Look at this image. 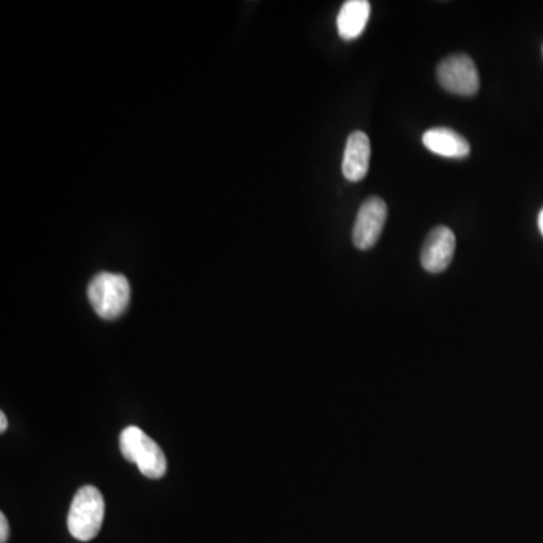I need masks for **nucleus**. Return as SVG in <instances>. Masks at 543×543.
<instances>
[{
	"mask_svg": "<svg viewBox=\"0 0 543 543\" xmlns=\"http://www.w3.org/2000/svg\"><path fill=\"white\" fill-rule=\"evenodd\" d=\"M105 521V498L96 486H83L74 495L68 513V530L80 542L93 540Z\"/></svg>",
	"mask_w": 543,
	"mask_h": 543,
	"instance_id": "nucleus-1",
	"label": "nucleus"
},
{
	"mask_svg": "<svg viewBox=\"0 0 543 543\" xmlns=\"http://www.w3.org/2000/svg\"><path fill=\"white\" fill-rule=\"evenodd\" d=\"M120 450L124 458L138 465L139 471L148 479H162L168 462L165 453L144 430L136 426L126 427L120 436Z\"/></svg>",
	"mask_w": 543,
	"mask_h": 543,
	"instance_id": "nucleus-2",
	"label": "nucleus"
},
{
	"mask_svg": "<svg viewBox=\"0 0 543 543\" xmlns=\"http://www.w3.org/2000/svg\"><path fill=\"white\" fill-rule=\"evenodd\" d=\"M88 299L97 316L115 320L126 313L130 304V284L124 275L102 272L88 286Z\"/></svg>",
	"mask_w": 543,
	"mask_h": 543,
	"instance_id": "nucleus-3",
	"label": "nucleus"
},
{
	"mask_svg": "<svg viewBox=\"0 0 543 543\" xmlns=\"http://www.w3.org/2000/svg\"><path fill=\"white\" fill-rule=\"evenodd\" d=\"M438 80L448 93L474 96L480 88L476 64L468 55H451L438 67Z\"/></svg>",
	"mask_w": 543,
	"mask_h": 543,
	"instance_id": "nucleus-4",
	"label": "nucleus"
},
{
	"mask_svg": "<svg viewBox=\"0 0 543 543\" xmlns=\"http://www.w3.org/2000/svg\"><path fill=\"white\" fill-rule=\"evenodd\" d=\"M387 216V204L382 198L370 197L362 203L353 225L352 237L356 248L367 251L378 243L384 231Z\"/></svg>",
	"mask_w": 543,
	"mask_h": 543,
	"instance_id": "nucleus-5",
	"label": "nucleus"
},
{
	"mask_svg": "<svg viewBox=\"0 0 543 543\" xmlns=\"http://www.w3.org/2000/svg\"><path fill=\"white\" fill-rule=\"evenodd\" d=\"M456 236L444 225L433 228L421 249V266L430 274H441L455 257Z\"/></svg>",
	"mask_w": 543,
	"mask_h": 543,
	"instance_id": "nucleus-6",
	"label": "nucleus"
},
{
	"mask_svg": "<svg viewBox=\"0 0 543 543\" xmlns=\"http://www.w3.org/2000/svg\"><path fill=\"white\" fill-rule=\"evenodd\" d=\"M372 145L369 136L364 132H353L347 138L343 156V175L349 181H361L370 169Z\"/></svg>",
	"mask_w": 543,
	"mask_h": 543,
	"instance_id": "nucleus-7",
	"label": "nucleus"
},
{
	"mask_svg": "<svg viewBox=\"0 0 543 543\" xmlns=\"http://www.w3.org/2000/svg\"><path fill=\"white\" fill-rule=\"evenodd\" d=\"M423 144L430 153L447 159H465L470 156L471 147L464 136L447 127H435L423 135Z\"/></svg>",
	"mask_w": 543,
	"mask_h": 543,
	"instance_id": "nucleus-8",
	"label": "nucleus"
},
{
	"mask_svg": "<svg viewBox=\"0 0 543 543\" xmlns=\"http://www.w3.org/2000/svg\"><path fill=\"white\" fill-rule=\"evenodd\" d=\"M372 14V5L367 0H347L337 17L338 35L344 41L356 40L366 29Z\"/></svg>",
	"mask_w": 543,
	"mask_h": 543,
	"instance_id": "nucleus-9",
	"label": "nucleus"
},
{
	"mask_svg": "<svg viewBox=\"0 0 543 543\" xmlns=\"http://www.w3.org/2000/svg\"><path fill=\"white\" fill-rule=\"evenodd\" d=\"M10 537V525H8L7 516L0 513V543H7Z\"/></svg>",
	"mask_w": 543,
	"mask_h": 543,
	"instance_id": "nucleus-10",
	"label": "nucleus"
},
{
	"mask_svg": "<svg viewBox=\"0 0 543 543\" xmlns=\"http://www.w3.org/2000/svg\"><path fill=\"white\" fill-rule=\"evenodd\" d=\"M8 429V420L5 412H0V433H5V430Z\"/></svg>",
	"mask_w": 543,
	"mask_h": 543,
	"instance_id": "nucleus-11",
	"label": "nucleus"
},
{
	"mask_svg": "<svg viewBox=\"0 0 543 543\" xmlns=\"http://www.w3.org/2000/svg\"><path fill=\"white\" fill-rule=\"evenodd\" d=\"M537 224H539V230H540V233H542V236H543V209L540 210L539 218H537Z\"/></svg>",
	"mask_w": 543,
	"mask_h": 543,
	"instance_id": "nucleus-12",
	"label": "nucleus"
}]
</instances>
